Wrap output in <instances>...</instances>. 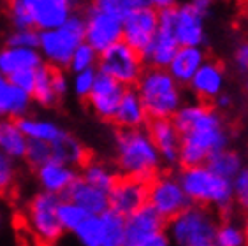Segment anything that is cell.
Segmentation results:
<instances>
[{"label":"cell","mask_w":248,"mask_h":246,"mask_svg":"<svg viewBox=\"0 0 248 246\" xmlns=\"http://www.w3.org/2000/svg\"><path fill=\"white\" fill-rule=\"evenodd\" d=\"M172 122L182 136L180 167L202 166L211 155L231 148L229 127L213 104L185 102Z\"/></svg>","instance_id":"cell-1"},{"label":"cell","mask_w":248,"mask_h":246,"mask_svg":"<svg viewBox=\"0 0 248 246\" xmlns=\"http://www.w3.org/2000/svg\"><path fill=\"white\" fill-rule=\"evenodd\" d=\"M162 158L146 128H118L115 136V169L120 176L150 181L160 174Z\"/></svg>","instance_id":"cell-2"},{"label":"cell","mask_w":248,"mask_h":246,"mask_svg":"<svg viewBox=\"0 0 248 246\" xmlns=\"http://www.w3.org/2000/svg\"><path fill=\"white\" fill-rule=\"evenodd\" d=\"M150 120H172L185 104L183 86L167 72V69L146 67L134 86Z\"/></svg>","instance_id":"cell-3"},{"label":"cell","mask_w":248,"mask_h":246,"mask_svg":"<svg viewBox=\"0 0 248 246\" xmlns=\"http://www.w3.org/2000/svg\"><path fill=\"white\" fill-rule=\"evenodd\" d=\"M176 176L190 204L215 209L224 215L231 213L236 199H234L232 183L229 180L217 176L206 164L182 167Z\"/></svg>","instance_id":"cell-4"},{"label":"cell","mask_w":248,"mask_h":246,"mask_svg":"<svg viewBox=\"0 0 248 246\" xmlns=\"http://www.w3.org/2000/svg\"><path fill=\"white\" fill-rule=\"evenodd\" d=\"M85 43V18L76 13L57 29L39 32V53L44 63L67 71L78 47Z\"/></svg>","instance_id":"cell-5"},{"label":"cell","mask_w":248,"mask_h":246,"mask_svg":"<svg viewBox=\"0 0 248 246\" xmlns=\"http://www.w3.org/2000/svg\"><path fill=\"white\" fill-rule=\"evenodd\" d=\"M217 227L218 220L213 209L190 204L167 222L166 232L174 246H197L213 243Z\"/></svg>","instance_id":"cell-6"},{"label":"cell","mask_w":248,"mask_h":246,"mask_svg":"<svg viewBox=\"0 0 248 246\" xmlns=\"http://www.w3.org/2000/svg\"><path fill=\"white\" fill-rule=\"evenodd\" d=\"M62 197L39 190L27 204V223L30 231L43 245L55 246L63 237V229L58 222V204Z\"/></svg>","instance_id":"cell-7"},{"label":"cell","mask_w":248,"mask_h":246,"mask_svg":"<svg viewBox=\"0 0 248 246\" xmlns=\"http://www.w3.org/2000/svg\"><path fill=\"white\" fill-rule=\"evenodd\" d=\"M97 69L118 81L125 88H134L146 65L141 53L130 47L125 41H120L100 53Z\"/></svg>","instance_id":"cell-8"},{"label":"cell","mask_w":248,"mask_h":246,"mask_svg":"<svg viewBox=\"0 0 248 246\" xmlns=\"http://www.w3.org/2000/svg\"><path fill=\"white\" fill-rule=\"evenodd\" d=\"M148 206H152L166 222H169L188 208L190 200L182 188L178 176L164 172L155 176L148 183Z\"/></svg>","instance_id":"cell-9"},{"label":"cell","mask_w":248,"mask_h":246,"mask_svg":"<svg viewBox=\"0 0 248 246\" xmlns=\"http://www.w3.org/2000/svg\"><path fill=\"white\" fill-rule=\"evenodd\" d=\"M83 18H85V43L90 44L99 55L122 41L124 35L122 19L97 9L92 4L85 9Z\"/></svg>","instance_id":"cell-10"},{"label":"cell","mask_w":248,"mask_h":246,"mask_svg":"<svg viewBox=\"0 0 248 246\" xmlns=\"http://www.w3.org/2000/svg\"><path fill=\"white\" fill-rule=\"evenodd\" d=\"M172 9L158 11V30L152 43L141 51V57L146 67L155 69H167L172 57L180 49V43L172 33Z\"/></svg>","instance_id":"cell-11"},{"label":"cell","mask_w":248,"mask_h":246,"mask_svg":"<svg viewBox=\"0 0 248 246\" xmlns=\"http://www.w3.org/2000/svg\"><path fill=\"white\" fill-rule=\"evenodd\" d=\"M32 18L33 29L43 32L65 23L76 15L78 0H19Z\"/></svg>","instance_id":"cell-12"},{"label":"cell","mask_w":248,"mask_h":246,"mask_svg":"<svg viewBox=\"0 0 248 246\" xmlns=\"http://www.w3.org/2000/svg\"><path fill=\"white\" fill-rule=\"evenodd\" d=\"M124 92L125 86H122L118 81L97 69L93 90L88 95L86 104L90 106L92 113L95 114L97 118H100L102 122H113Z\"/></svg>","instance_id":"cell-13"},{"label":"cell","mask_w":248,"mask_h":246,"mask_svg":"<svg viewBox=\"0 0 248 246\" xmlns=\"http://www.w3.org/2000/svg\"><path fill=\"white\" fill-rule=\"evenodd\" d=\"M158 30V11L152 9L148 5L134 9L124 19V35L122 41L134 47L136 51H143L144 47L152 43Z\"/></svg>","instance_id":"cell-14"},{"label":"cell","mask_w":248,"mask_h":246,"mask_svg":"<svg viewBox=\"0 0 248 246\" xmlns=\"http://www.w3.org/2000/svg\"><path fill=\"white\" fill-rule=\"evenodd\" d=\"M172 33L180 46H199L206 44V16L197 13L188 2L172 9Z\"/></svg>","instance_id":"cell-15"},{"label":"cell","mask_w":248,"mask_h":246,"mask_svg":"<svg viewBox=\"0 0 248 246\" xmlns=\"http://www.w3.org/2000/svg\"><path fill=\"white\" fill-rule=\"evenodd\" d=\"M146 204H148V183L144 181L120 176V180L109 192V209L124 218Z\"/></svg>","instance_id":"cell-16"},{"label":"cell","mask_w":248,"mask_h":246,"mask_svg":"<svg viewBox=\"0 0 248 246\" xmlns=\"http://www.w3.org/2000/svg\"><path fill=\"white\" fill-rule=\"evenodd\" d=\"M190 92L197 97L201 102L213 104V100L225 92V69L218 60L208 58L201 65V69L196 72L188 83Z\"/></svg>","instance_id":"cell-17"},{"label":"cell","mask_w":248,"mask_h":246,"mask_svg":"<svg viewBox=\"0 0 248 246\" xmlns=\"http://www.w3.org/2000/svg\"><path fill=\"white\" fill-rule=\"evenodd\" d=\"M153 144L157 146L164 166H180V144L182 136L172 120H150L146 125Z\"/></svg>","instance_id":"cell-18"},{"label":"cell","mask_w":248,"mask_h":246,"mask_svg":"<svg viewBox=\"0 0 248 246\" xmlns=\"http://www.w3.org/2000/svg\"><path fill=\"white\" fill-rule=\"evenodd\" d=\"M33 170H35L39 188L48 194L58 195V197H63L67 190L71 188V184L79 178V170L76 167H71L53 158Z\"/></svg>","instance_id":"cell-19"},{"label":"cell","mask_w":248,"mask_h":246,"mask_svg":"<svg viewBox=\"0 0 248 246\" xmlns=\"http://www.w3.org/2000/svg\"><path fill=\"white\" fill-rule=\"evenodd\" d=\"M166 220L146 204L132 215L125 216V246H132L157 232L166 231Z\"/></svg>","instance_id":"cell-20"},{"label":"cell","mask_w":248,"mask_h":246,"mask_svg":"<svg viewBox=\"0 0 248 246\" xmlns=\"http://www.w3.org/2000/svg\"><path fill=\"white\" fill-rule=\"evenodd\" d=\"M208 60L204 47L199 46H180L171 63L167 65V72L176 79L178 85L188 86L192 77L201 69V65Z\"/></svg>","instance_id":"cell-21"},{"label":"cell","mask_w":248,"mask_h":246,"mask_svg":"<svg viewBox=\"0 0 248 246\" xmlns=\"http://www.w3.org/2000/svg\"><path fill=\"white\" fill-rule=\"evenodd\" d=\"M150 118L136 88H125L118 109L115 114V123L118 128H146Z\"/></svg>","instance_id":"cell-22"},{"label":"cell","mask_w":248,"mask_h":246,"mask_svg":"<svg viewBox=\"0 0 248 246\" xmlns=\"http://www.w3.org/2000/svg\"><path fill=\"white\" fill-rule=\"evenodd\" d=\"M32 104V95L19 90L11 83L9 77L0 74V118H23L30 113Z\"/></svg>","instance_id":"cell-23"},{"label":"cell","mask_w":248,"mask_h":246,"mask_svg":"<svg viewBox=\"0 0 248 246\" xmlns=\"http://www.w3.org/2000/svg\"><path fill=\"white\" fill-rule=\"evenodd\" d=\"M62 199H69L81 206L88 215H102L109 209V194L104 190H99L95 186L88 184L81 178H78L67 190Z\"/></svg>","instance_id":"cell-24"},{"label":"cell","mask_w":248,"mask_h":246,"mask_svg":"<svg viewBox=\"0 0 248 246\" xmlns=\"http://www.w3.org/2000/svg\"><path fill=\"white\" fill-rule=\"evenodd\" d=\"M43 63L44 62L39 49L11 46H4L0 49V74H4L5 77L25 69H39Z\"/></svg>","instance_id":"cell-25"},{"label":"cell","mask_w":248,"mask_h":246,"mask_svg":"<svg viewBox=\"0 0 248 246\" xmlns=\"http://www.w3.org/2000/svg\"><path fill=\"white\" fill-rule=\"evenodd\" d=\"M51 158L79 170V167L90 158V155L86 146L76 136H72L69 130H63L62 136L55 142H51Z\"/></svg>","instance_id":"cell-26"},{"label":"cell","mask_w":248,"mask_h":246,"mask_svg":"<svg viewBox=\"0 0 248 246\" xmlns=\"http://www.w3.org/2000/svg\"><path fill=\"white\" fill-rule=\"evenodd\" d=\"M27 148H29V139L19 128L18 120L0 118V152L19 162L25 160Z\"/></svg>","instance_id":"cell-27"},{"label":"cell","mask_w":248,"mask_h":246,"mask_svg":"<svg viewBox=\"0 0 248 246\" xmlns=\"http://www.w3.org/2000/svg\"><path fill=\"white\" fill-rule=\"evenodd\" d=\"M79 178L92 186L104 190L109 194L113 186L116 184V181L120 180V174L118 170L115 167H111L109 164H106L102 160H95V158H88L79 167Z\"/></svg>","instance_id":"cell-28"},{"label":"cell","mask_w":248,"mask_h":246,"mask_svg":"<svg viewBox=\"0 0 248 246\" xmlns=\"http://www.w3.org/2000/svg\"><path fill=\"white\" fill-rule=\"evenodd\" d=\"M19 128L23 130L29 141H43V142H51L57 141L65 128H62L55 120L43 118V116H23L18 120Z\"/></svg>","instance_id":"cell-29"},{"label":"cell","mask_w":248,"mask_h":246,"mask_svg":"<svg viewBox=\"0 0 248 246\" xmlns=\"http://www.w3.org/2000/svg\"><path fill=\"white\" fill-rule=\"evenodd\" d=\"M206 166L210 167L217 176L224 178V180L232 181L234 176L243 169L245 160L239 152H236L232 148H225L222 152L211 155L210 158H208V162H206Z\"/></svg>","instance_id":"cell-30"},{"label":"cell","mask_w":248,"mask_h":246,"mask_svg":"<svg viewBox=\"0 0 248 246\" xmlns=\"http://www.w3.org/2000/svg\"><path fill=\"white\" fill-rule=\"evenodd\" d=\"M53 74H55V69L48 63H43L35 72V85L30 95L33 102L41 108H53L60 100L53 90Z\"/></svg>","instance_id":"cell-31"},{"label":"cell","mask_w":248,"mask_h":246,"mask_svg":"<svg viewBox=\"0 0 248 246\" xmlns=\"http://www.w3.org/2000/svg\"><path fill=\"white\" fill-rule=\"evenodd\" d=\"M102 218V246H125V218L108 209L100 215Z\"/></svg>","instance_id":"cell-32"},{"label":"cell","mask_w":248,"mask_h":246,"mask_svg":"<svg viewBox=\"0 0 248 246\" xmlns=\"http://www.w3.org/2000/svg\"><path fill=\"white\" fill-rule=\"evenodd\" d=\"M102 234L104 227L100 215H90L71 236L74 237L78 246H102Z\"/></svg>","instance_id":"cell-33"},{"label":"cell","mask_w":248,"mask_h":246,"mask_svg":"<svg viewBox=\"0 0 248 246\" xmlns=\"http://www.w3.org/2000/svg\"><path fill=\"white\" fill-rule=\"evenodd\" d=\"M57 215H58V222H60V225H62L65 234H72V232L85 222L86 218L90 216L81 206H78L76 202H72V200H69V199L60 200Z\"/></svg>","instance_id":"cell-34"},{"label":"cell","mask_w":248,"mask_h":246,"mask_svg":"<svg viewBox=\"0 0 248 246\" xmlns=\"http://www.w3.org/2000/svg\"><path fill=\"white\" fill-rule=\"evenodd\" d=\"M213 245L215 246H245L243 225L238 223L236 220H231V218H225V220L218 222Z\"/></svg>","instance_id":"cell-35"},{"label":"cell","mask_w":248,"mask_h":246,"mask_svg":"<svg viewBox=\"0 0 248 246\" xmlns=\"http://www.w3.org/2000/svg\"><path fill=\"white\" fill-rule=\"evenodd\" d=\"M92 5H95L97 9L104 11L108 15L124 21L127 16L138 7H143V0H92Z\"/></svg>","instance_id":"cell-36"},{"label":"cell","mask_w":248,"mask_h":246,"mask_svg":"<svg viewBox=\"0 0 248 246\" xmlns=\"http://www.w3.org/2000/svg\"><path fill=\"white\" fill-rule=\"evenodd\" d=\"M97 65H99V53H97L90 44L83 43L81 46L74 51V55H72L67 71H71L72 74H74V72L97 69Z\"/></svg>","instance_id":"cell-37"},{"label":"cell","mask_w":248,"mask_h":246,"mask_svg":"<svg viewBox=\"0 0 248 246\" xmlns=\"http://www.w3.org/2000/svg\"><path fill=\"white\" fill-rule=\"evenodd\" d=\"M18 178V162L0 152V194H9Z\"/></svg>","instance_id":"cell-38"},{"label":"cell","mask_w":248,"mask_h":246,"mask_svg":"<svg viewBox=\"0 0 248 246\" xmlns=\"http://www.w3.org/2000/svg\"><path fill=\"white\" fill-rule=\"evenodd\" d=\"M95 77H97V69L74 72L71 77V92L76 95L78 99L86 100L88 99V95L92 93V90H93Z\"/></svg>","instance_id":"cell-39"},{"label":"cell","mask_w":248,"mask_h":246,"mask_svg":"<svg viewBox=\"0 0 248 246\" xmlns=\"http://www.w3.org/2000/svg\"><path fill=\"white\" fill-rule=\"evenodd\" d=\"M5 46L37 49L39 47V30H35V29L13 30V32L5 37Z\"/></svg>","instance_id":"cell-40"},{"label":"cell","mask_w":248,"mask_h":246,"mask_svg":"<svg viewBox=\"0 0 248 246\" xmlns=\"http://www.w3.org/2000/svg\"><path fill=\"white\" fill-rule=\"evenodd\" d=\"M25 160L32 169H37L43 164L51 160V144L43 141H29V148H27V155Z\"/></svg>","instance_id":"cell-41"},{"label":"cell","mask_w":248,"mask_h":246,"mask_svg":"<svg viewBox=\"0 0 248 246\" xmlns=\"http://www.w3.org/2000/svg\"><path fill=\"white\" fill-rule=\"evenodd\" d=\"M231 183H232L234 199L243 206L248 200V166H243V169L234 176V180Z\"/></svg>","instance_id":"cell-42"},{"label":"cell","mask_w":248,"mask_h":246,"mask_svg":"<svg viewBox=\"0 0 248 246\" xmlns=\"http://www.w3.org/2000/svg\"><path fill=\"white\" fill-rule=\"evenodd\" d=\"M35 72H37V69H25V71L11 74L9 81L15 86H18L19 90L27 92V93H32L33 85H35Z\"/></svg>","instance_id":"cell-43"},{"label":"cell","mask_w":248,"mask_h":246,"mask_svg":"<svg viewBox=\"0 0 248 246\" xmlns=\"http://www.w3.org/2000/svg\"><path fill=\"white\" fill-rule=\"evenodd\" d=\"M53 90H55V93H57V97L60 100L69 93V90H71V79L67 76V71L55 69V74H53Z\"/></svg>","instance_id":"cell-44"},{"label":"cell","mask_w":248,"mask_h":246,"mask_svg":"<svg viewBox=\"0 0 248 246\" xmlns=\"http://www.w3.org/2000/svg\"><path fill=\"white\" fill-rule=\"evenodd\" d=\"M232 62H234V67H236L239 72L247 74L248 72V41L236 46L234 55H232Z\"/></svg>","instance_id":"cell-45"},{"label":"cell","mask_w":248,"mask_h":246,"mask_svg":"<svg viewBox=\"0 0 248 246\" xmlns=\"http://www.w3.org/2000/svg\"><path fill=\"white\" fill-rule=\"evenodd\" d=\"M132 246H174V245L171 243V239H169V236H167V232L162 231V232H157V234L146 237V239H143V241L136 243V245H132Z\"/></svg>","instance_id":"cell-46"},{"label":"cell","mask_w":248,"mask_h":246,"mask_svg":"<svg viewBox=\"0 0 248 246\" xmlns=\"http://www.w3.org/2000/svg\"><path fill=\"white\" fill-rule=\"evenodd\" d=\"M188 4L202 16H208L211 13V7H213V0H190Z\"/></svg>","instance_id":"cell-47"},{"label":"cell","mask_w":248,"mask_h":246,"mask_svg":"<svg viewBox=\"0 0 248 246\" xmlns=\"http://www.w3.org/2000/svg\"><path fill=\"white\" fill-rule=\"evenodd\" d=\"M144 4L152 7L155 11H164V9H171V7H176V0H144Z\"/></svg>","instance_id":"cell-48"},{"label":"cell","mask_w":248,"mask_h":246,"mask_svg":"<svg viewBox=\"0 0 248 246\" xmlns=\"http://www.w3.org/2000/svg\"><path fill=\"white\" fill-rule=\"evenodd\" d=\"M213 106L218 109L220 113H222V111H227V109L232 106V97H231L229 93H225V92H224V93L218 95V97L213 100Z\"/></svg>","instance_id":"cell-49"},{"label":"cell","mask_w":248,"mask_h":246,"mask_svg":"<svg viewBox=\"0 0 248 246\" xmlns=\"http://www.w3.org/2000/svg\"><path fill=\"white\" fill-rule=\"evenodd\" d=\"M243 232H245V246H248V220L243 225Z\"/></svg>","instance_id":"cell-50"},{"label":"cell","mask_w":248,"mask_h":246,"mask_svg":"<svg viewBox=\"0 0 248 246\" xmlns=\"http://www.w3.org/2000/svg\"><path fill=\"white\" fill-rule=\"evenodd\" d=\"M245 76H247V79H245V88H247V92H248V72L245 74Z\"/></svg>","instance_id":"cell-51"},{"label":"cell","mask_w":248,"mask_h":246,"mask_svg":"<svg viewBox=\"0 0 248 246\" xmlns=\"http://www.w3.org/2000/svg\"><path fill=\"white\" fill-rule=\"evenodd\" d=\"M243 208H245V211H247V215H248V200H247V202L243 204Z\"/></svg>","instance_id":"cell-52"},{"label":"cell","mask_w":248,"mask_h":246,"mask_svg":"<svg viewBox=\"0 0 248 246\" xmlns=\"http://www.w3.org/2000/svg\"><path fill=\"white\" fill-rule=\"evenodd\" d=\"M197 246H215L213 243H206V245H197Z\"/></svg>","instance_id":"cell-53"},{"label":"cell","mask_w":248,"mask_h":246,"mask_svg":"<svg viewBox=\"0 0 248 246\" xmlns=\"http://www.w3.org/2000/svg\"><path fill=\"white\" fill-rule=\"evenodd\" d=\"M2 223H4V218H2V215H0V229H2Z\"/></svg>","instance_id":"cell-54"},{"label":"cell","mask_w":248,"mask_h":246,"mask_svg":"<svg viewBox=\"0 0 248 246\" xmlns=\"http://www.w3.org/2000/svg\"><path fill=\"white\" fill-rule=\"evenodd\" d=\"M143 2H144V0H143ZM144 5H146V4H144Z\"/></svg>","instance_id":"cell-55"},{"label":"cell","mask_w":248,"mask_h":246,"mask_svg":"<svg viewBox=\"0 0 248 246\" xmlns=\"http://www.w3.org/2000/svg\"><path fill=\"white\" fill-rule=\"evenodd\" d=\"M213 2H215V0H213Z\"/></svg>","instance_id":"cell-56"}]
</instances>
